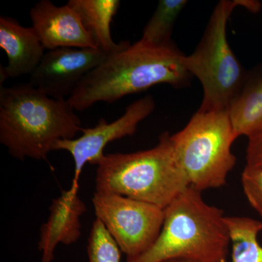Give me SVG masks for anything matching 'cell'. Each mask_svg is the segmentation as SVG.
Returning <instances> with one entry per match:
<instances>
[{
	"label": "cell",
	"mask_w": 262,
	"mask_h": 262,
	"mask_svg": "<svg viewBox=\"0 0 262 262\" xmlns=\"http://www.w3.org/2000/svg\"><path fill=\"white\" fill-rule=\"evenodd\" d=\"M70 5L80 15L84 29L91 34L98 49L112 53L126 46L127 41L114 42L111 24L120 9L119 0H70Z\"/></svg>",
	"instance_id": "cell-14"
},
{
	"label": "cell",
	"mask_w": 262,
	"mask_h": 262,
	"mask_svg": "<svg viewBox=\"0 0 262 262\" xmlns=\"http://www.w3.org/2000/svg\"><path fill=\"white\" fill-rule=\"evenodd\" d=\"M68 99L49 97L30 83L0 88V143L13 158L41 160L58 141L82 131Z\"/></svg>",
	"instance_id": "cell-2"
},
{
	"label": "cell",
	"mask_w": 262,
	"mask_h": 262,
	"mask_svg": "<svg viewBox=\"0 0 262 262\" xmlns=\"http://www.w3.org/2000/svg\"><path fill=\"white\" fill-rule=\"evenodd\" d=\"M230 246L223 211L189 187L165 208L163 227L154 244L126 262H227Z\"/></svg>",
	"instance_id": "cell-3"
},
{
	"label": "cell",
	"mask_w": 262,
	"mask_h": 262,
	"mask_svg": "<svg viewBox=\"0 0 262 262\" xmlns=\"http://www.w3.org/2000/svg\"><path fill=\"white\" fill-rule=\"evenodd\" d=\"M241 182L248 203L262 217V166L246 165Z\"/></svg>",
	"instance_id": "cell-18"
},
{
	"label": "cell",
	"mask_w": 262,
	"mask_h": 262,
	"mask_svg": "<svg viewBox=\"0 0 262 262\" xmlns=\"http://www.w3.org/2000/svg\"><path fill=\"white\" fill-rule=\"evenodd\" d=\"M189 187L168 132L151 149L105 155L96 169V192L127 196L163 209Z\"/></svg>",
	"instance_id": "cell-4"
},
{
	"label": "cell",
	"mask_w": 262,
	"mask_h": 262,
	"mask_svg": "<svg viewBox=\"0 0 262 262\" xmlns=\"http://www.w3.org/2000/svg\"><path fill=\"white\" fill-rule=\"evenodd\" d=\"M80 187H70L52 202L47 222L41 227L38 248L41 262H53L58 245L75 244L81 237V216L87 210L79 196Z\"/></svg>",
	"instance_id": "cell-11"
},
{
	"label": "cell",
	"mask_w": 262,
	"mask_h": 262,
	"mask_svg": "<svg viewBox=\"0 0 262 262\" xmlns=\"http://www.w3.org/2000/svg\"><path fill=\"white\" fill-rule=\"evenodd\" d=\"M164 262H194V261H189V260H186V259H171V260H168V261H164Z\"/></svg>",
	"instance_id": "cell-20"
},
{
	"label": "cell",
	"mask_w": 262,
	"mask_h": 262,
	"mask_svg": "<svg viewBox=\"0 0 262 262\" xmlns=\"http://www.w3.org/2000/svg\"><path fill=\"white\" fill-rule=\"evenodd\" d=\"M175 44L153 46L139 39L108 55L82 80L68 98L75 111H84L98 102L112 103L152 86L168 84L184 87L192 76Z\"/></svg>",
	"instance_id": "cell-1"
},
{
	"label": "cell",
	"mask_w": 262,
	"mask_h": 262,
	"mask_svg": "<svg viewBox=\"0 0 262 262\" xmlns=\"http://www.w3.org/2000/svg\"><path fill=\"white\" fill-rule=\"evenodd\" d=\"M232 247V262H262L258 241L262 222L249 217L225 216Z\"/></svg>",
	"instance_id": "cell-15"
},
{
	"label": "cell",
	"mask_w": 262,
	"mask_h": 262,
	"mask_svg": "<svg viewBox=\"0 0 262 262\" xmlns=\"http://www.w3.org/2000/svg\"><path fill=\"white\" fill-rule=\"evenodd\" d=\"M237 139L227 111L200 108L182 130L170 136L189 187L202 192L226 185L236 164L232 146Z\"/></svg>",
	"instance_id": "cell-6"
},
{
	"label": "cell",
	"mask_w": 262,
	"mask_h": 262,
	"mask_svg": "<svg viewBox=\"0 0 262 262\" xmlns=\"http://www.w3.org/2000/svg\"><path fill=\"white\" fill-rule=\"evenodd\" d=\"M92 202L96 219L102 222L127 258L146 251L161 232L165 209L160 207L119 194L96 192Z\"/></svg>",
	"instance_id": "cell-7"
},
{
	"label": "cell",
	"mask_w": 262,
	"mask_h": 262,
	"mask_svg": "<svg viewBox=\"0 0 262 262\" xmlns=\"http://www.w3.org/2000/svg\"><path fill=\"white\" fill-rule=\"evenodd\" d=\"M0 48L8 57V64L0 68L1 85L7 79L30 75L46 53L32 27H24L16 19L5 15L0 17Z\"/></svg>",
	"instance_id": "cell-12"
},
{
	"label": "cell",
	"mask_w": 262,
	"mask_h": 262,
	"mask_svg": "<svg viewBox=\"0 0 262 262\" xmlns=\"http://www.w3.org/2000/svg\"><path fill=\"white\" fill-rule=\"evenodd\" d=\"M261 6L258 1L222 0L215 5L195 51L184 56L186 69L203 86L200 110L227 112L242 87L247 71L229 46L227 23L237 7L257 13Z\"/></svg>",
	"instance_id": "cell-5"
},
{
	"label": "cell",
	"mask_w": 262,
	"mask_h": 262,
	"mask_svg": "<svg viewBox=\"0 0 262 262\" xmlns=\"http://www.w3.org/2000/svg\"><path fill=\"white\" fill-rule=\"evenodd\" d=\"M227 113L237 138L262 133V63L247 72Z\"/></svg>",
	"instance_id": "cell-13"
},
{
	"label": "cell",
	"mask_w": 262,
	"mask_h": 262,
	"mask_svg": "<svg viewBox=\"0 0 262 262\" xmlns=\"http://www.w3.org/2000/svg\"><path fill=\"white\" fill-rule=\"evenodd\" d=\"M87 248L89 262H120L121 250L97 219L91 227Z\"/></svg>",
	"instance_id": "cell-17"
},
{
	"label": "cell",
	"mask_w": 262,
	"mask_h": 262,
	"mask_svg": "<svg viewBox=\"0 0 262 262\" xmlns=\"http://www.w3.org/2000/svg\"><path fill=\"white\" fill-rule=\"evenodd\" d=\"M32 27L47 51L62 48H98L84 29L80 15L70 5L57 6L41 0L30 10Z\"/></svg>",
	"instance_id": "cell-10"
},
{
	"label": "cell",
	"mask_w": 262,
	"mask_h": 262,
	"mask_svg": "<svg viewBox=\"0 0 262 262\" xmlns=\"http://www.w3.org/2000/svg\"><path fill=\"white\" fill-rule=\"evenodd\" d=\"M187 4L186 0H160L146 24L140 40L153 46L172 44L174 25Z\"/></svg>",
	"instance_id": "cell-16"
},
{
	"label": "cell",
	"mask_w": 262,
	"mask_h": 262,
	"mask_svg": "<svg viewBox=\"0 0 262 262\" xmlns=\"http://www.w3.org/2000/svg\"><path fill=\"white\" fill-rule=\"evenodd\" d=\"M246 165L262 166V133L248 139Z\"/></svg>",
	"instance_id": "cell-19"
},
{
	"label": "cell",
	"mask_w": 262,
	"mask_h": 262,
	"mask_svg": "<svg viewBox=\"0 0 262 262\" xmlns=\"http://www.w3.org/2000/svg\"><path fill=\"white\" fill-rule=\"evenodd\" d=\"M110 53L98 48H62L48 51L29 83L55 99H68L78 84Z\"/></svg>",
	"instance_id": "cell-9"
},
{
	"label": "cell",
	"mask_w": 262,
	"mask_h": 262,
	"mask_svg": "<svg viewBox=\"0 0 262 262\" xmlns=\"http://www.w3.org/2000/svg\"><path fill=\"white\" fill-rule=\"evenodd\" d=\"M155 108L151 96H146L130 103L121 117L112 122L100 119L97 125L82 128V135L73 139L58 141L56 150L70 153L75 164V174L71 187H80L79 181L86 164L97 165L104 157L105 147L112 141L133 136L143 120L149 117Z\"/></svg>",
	"instance_id": "cell-8"
}]
</instances>
